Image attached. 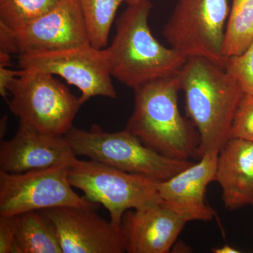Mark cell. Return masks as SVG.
<instances>
[{
  "mask_svg": "<svg viewBox=\"0 0 253 253\" xmlns=\"http://www.w3.org/2000/svg\"><path fill=\"white\" fill-rule=\"evenodd\" d=\"M186 114L199 131V156L219 152L231 139L233 121L244 93L224 68L203 57H190L178 74Z\"/></svg>",
  "mask_w": 253,
  "mask_h": 253,
  "instance_id": "cell-1",
  "label": "cell"
},
{
  "mask_svg": "<svg viewBox=\"0 0 253 253\" xmlns=\"http://www.w3.org/2000/svg\"><path fill=\"white\" fill-rule=\"evenodd\" d=\"M153 5L142 0L128 5L116 21V33L106 47L111 76L134 89L154 80L179 74L189 58L161 44L151 33Z\"/></svg>",
  "mask_w": 253,
  "mask_h": 253,
  "instance_id": "cell-2",
  "label": "cell"
},
{
  "mask_svg": "<svg viewBox=\"0 0 253 253\" xmlns=\"http://www.w3.org/2000/svg\"><path fill=\"white\" fill-rule=\"evenodd\" d=\"M134 91V111L126 130L166 157L183 161L199 157V131L181 116L178 106V75L148 82Z\"/></svg>",
  "mask_w": 253,
  "mask_h": 253,
  "instance_id": "cell-3",
  "label": "cell"
},
{
  "mask_svg": "<svg viewBox=\"0 0 253 253\" xmlns=\"http://www.w3.org/2000/svg\"><path fill=\"white\" fill-rule=\"evenodd\" d=\"M64 136L76 156H86L158 181H167L194 163L163 156L126 129L109 132L98 125H93L89 130L73 126Z\"/></svg>",
  "mask_w": 253,
  "mask_h": 253,
  "instance_id": "cell-4",
  "label": "cell"
},
{
  "mask_svg": "<svg viewBox=\"0 0 253 253\" xmlns=\"http://www.w3.org/2000/svg\"><path fill=\"white\" fill-rule=\"evenodd\" d=\"M68 179L87 201L106 208L110 221L118 226H121L126 211L160 201L159 181L91 159L73 158L68 166Z\"/></svg>",
  "mask_w": 253,
  "mask_h": 253,
  "instance_id": "cell-5",
  "label": "cell"
},
{
  "mask_svg": "<svg viewBox=\"0 0 253 253\" xmlns=\"http://www.w3.org/2000/svg\"><path fill=\"white\" fill-rule=\"evenodd\" d=\"M8 86L11 112L20 121L54 135L64 136L71 128L82 106L80 97L54 75L23 69Z\"/></svg>",
  "mask_w": 253,
  "mask_h": 253,
  "instance_id": "cell-6",
  "label": "cell"
},
{
  "mask_svg": "<svg viewBox=\"0 0 253 253\" xmlns=\"http://www.w3.org/2000/svg\"><path fill=\"white\" fill-rule=\"evenodd\" d=\"M230 8V0H178L163 36L186 57L205 58L225 68L222 48Z\"/></svg>",
  "mask_w": 253,
  "mask_h": 253,
  "instance_id": "cell-7",
  "label": "cell"
},
{
  "mask_svg": "<svg viewBox=\"0 0 253 253\" xmlns=\"http://www.w3.org/2000/svg\"><path fill=\"white\" fill-rule=\"evenodd\" d=\"M68 166L64 163L19 174L0 171V215H20L61 207L96 209L98 204L73 189Z\"/></svg>",
  "mask_w": 253,
  "mask_h": 253,
  "instance_id": "cell-8",
  "label": "cell"
},
{
  "mask_svg": "<svg viewBox=\"0 0 253 253\" xmlns=\"http://www.w3.org/2000/svg\"><path fill=\"white\" fill-rule=\"evenodd\" d=\"M90 43L78 0H66L22 27L0 26L1 51L18 56L77 47Z\"/></svg>",
  "mask_w": 253,
  "mask_h": 253,
  "instance_id": "cell-9",
  "label": "cell"
},
{
  "mask_svg": "<svg viewBox=\"0 0 253 253\" xmlns=\"http://www.w3.org/2000/svg\"><path fill=\"white\" fill-rule=\"evenodd\" d=\"M18 60L23 69L59 76L78 88L83 104L96 96L117 98L106 48L98 49L87 43L70 49L18 56Z\"/></svg>",
  "mask_w": 253,
  "mask_h": 253,
  "instance_id": "cell-10",
  "label": "cell"
},
{
  "mask_svg": "<svg viewBox=\"0 0 253 253\" xmlns=\"http://www.w3.org/2000/svg\"><path fill=\"white\" fill-rule=\"evenodd\" d=\"M54 225L63 253H123L121 226L99 217L94 209L61 207L41 211Z\"/></svg>",
  "mask_w": 253,
  "mask_h": 253,
  "instance_id": "cell-11",
  "label": "cell"
},
{
  "mask_svg": "<svg viewBox=\"0 0 253 253\" xmlns=\"http://www.w3.org/2000/svg\"><path fill=\"white\" fill-rule=\"evenodd\" d=\"M65 136L54 135L20 121L16 135L0 144V171L19 174L70 163L76 158Z\"/></svg>",
  "mask_w": 253,
  "mask_h": 253,
  "instance_id": "cell-12",
  "label": "cell"
},
{
  "mask_svg": "<svg viewBox=\"0 0 253 253\" xmlns=\"http://www.w3.org/2000/svg\"><path fill=\"white\" fill-rule=\"evenodd\" d=\"M219 152L201 156L200 161L186 168L167 181L158 184L160 201L187 222L208 221L215 215L206 201L208 186L216 181Z\"/></svg>",
  "mask_w": 253,
  "mask_h": 253,
  "instance_id": "cell-13",
  "label": "cell"
},
{
  "mask_svg": "<svg viewBox=\"0 0 253 253\" xmlns=\"http://www.w3.org/2000/svg\"><path fill=\"white\" fill-rule=\"evenodd\" d=\"M186 223L161 201L147 207L129 210L121 222L126 252L169 253Z\"/></svg>",
  "mask_w": 253,
  "mask_h": 253,
  "instance_id": "cell-14",
  "label": "cell"
},
{
  "mask_svg": "<svg viewBox=\"0 0 253 253\" xmlns=\"http://www.w3.org/2000/svg\"><path fill=\"white\" fill-rule=\"evenodd\" d=\"M216 181L226 208L235 211L253 206V142L228 140L218 154Z\"/></svg>",
  "mask_w": 253,
  "mask_h": 253,
  "instance_id": "cell-15",
  "label": "cell"
},
{
  "mask_svg": "<svg viewBox=\"0 0 253 253\" xmlns=\"http://www.w3.org/2000/svg\"><path fill=\"white\" fill-rule=\"evenodd\" d=\"M14 253H63L54 225L42 211L20 214Z\"/></svg>",
  "mask_w": 253,
  "mask_h": 253,
  "instance_id": "cell-16",
  "label": "cell"
},
{
  "mask_svg": "<svg viewBox=\"0 0 253 253\" xmlns=\"http://www.w3.org/2000/svg\"><path fill=\"white\" fill-rule=\"evenodd\" d=\"M253 42V0H232L222 53L226 59L244 53Z\"/></svg>",
  "mask_w": 253,
  "mask_h": 253,
  "instance_id": "cell-17",
  "label": "cell"
},
{
  "mask_svg": "<svg viewBox=\"0 0 253 253\" xmlns=\"http://www.w3.org/2000/svg\"><path fill=\"white\" fill-rule=\"evenodd\" d=\"M91 45L107 46L110 32L119 6L125 0H78Z\"/></svg>",
  "mask_w": 253,
  "mask_h": 253,
  "instance_id": "cell-18",
  "label": "cell"
},
{
  "mask_svg": "<svg viewBox=\"0 0 253 253\" xmlns=\"http://www.w3.org/2000/svg\"><path fill=\"white\" fill-rule=\"evenodd\" d=\"M66 0H0V26L16 30L47 14Z\"/></svg>",
  "mask_w": 253,
  "mask_h": 253,
  "instance_id": "cell-19",
  "label": "cell"
},
{
  "mask_svg": "<svg viewBox=\"0 0 253 253\" xmlns=\"http://www.w3.org/2000/svg\"><path fill=\"white\" fill-rule=\"evenodd\" d=\"M224 69L239 83L245 94L253 96V42L242 54L227 58Z\"/></svg>",
  "mask_w": 253,
  "mask_h": 253,
  "instance_id": "cell-20",
  "label": "cell"
},
{
  "mask_svg": "<svg viewBox=\"0 0 253 253\" xmlns=\"http://www.w3.org/2000/svg\"><path fill=\"white\" fill-rule=\"evenodd\" d=\"M231 138L253 142V96L244 94L231 129Z\"/></svg>",
  "mask_w": 253,
  "mask_h": 253,
  "instance_id": "cell-21",
  "label": "cell"
},
{
  "mask_svg": "<svg viewBox=\"0 0 253 253\" xmlns=\"http://www.w3.org/2000/svg\"><path fill=\"white\" fill-rule=\"evenodd\" d=\"M19 215H0V253H14Z\"/></svg>",
  "mask_w": 253,
  "mask_h": 253,
  "instance_id": "cell-22",
  "label": "cell"
},
{
  "mask_svg": "<svg viewBox=\"0 0 253 253\" xmlns=\"http://www.w3.org/2000/svg\"><path fill=\"white\" fill-rule=\"evenodd\" d=\"M21 71H13V70L7 69L4 66H0V94L1 97L6 101H8L7 88L11 82L14 81L15 78L21 74Z\"/></svg>",
  "mask_w": 253,
  "mask_h": 253,
  "instance_id": "cell-23",
  "label": "cell"
},
{
  "mask_svg": "<svg viewBox=\"0 0 253 253\" xmlns=\"http://www.w3.org/2000/svg\"><path fill=\"white\" fill-rule=\"evenodd\" d=\"M212 252L215 253H239V251L237 249H234L229 245H225L221 248H217V249H213Z\"/></svg>",
  "mask_w": 253,
  "mask_h": 253,
  "instance_id": "cell-24",
  "label": "cell"
},
{
  "mask_svg": "<svg viewBox=\"0 0 253 253\" xmlns=\"http://www.w3.org/2000/svg\"><path fill=\"white\" fill-rule=\"evenodd\" d=\"M10 63V54L8 53L1 51L0 52V66H9Z\"/></svg>",
  "mask_w": 253,
  "mask_h": 253,
  "instance_id": "cell-25",
  "label": "cell"
},
{
  "mask_svg": "<svg viewBox=\"0 0 253 253\" xmlns=\"http://www.w3.org/2000/svg\"><path fill=\"white\" fill-rule=\"evenodd\" d=\"M142 1V0H125V1H126L128 5L136 4V3L139 2V1Z\"/></svg>",
  "mask_w": 253,
  "mask_h": 253,
  "instance_id": "cell-26",
  "label": "cell"
},
{
  "mask_svg": "<svg viewBox=\"0 0 253 253\" xmlns=\"http://www.w3.org/2000/svg\"></svg>",
  "mask_w": 253,
  "mask_h": 253,
  "instance_id": "cell-27",
  "label": "cell"
}]
</instances>
